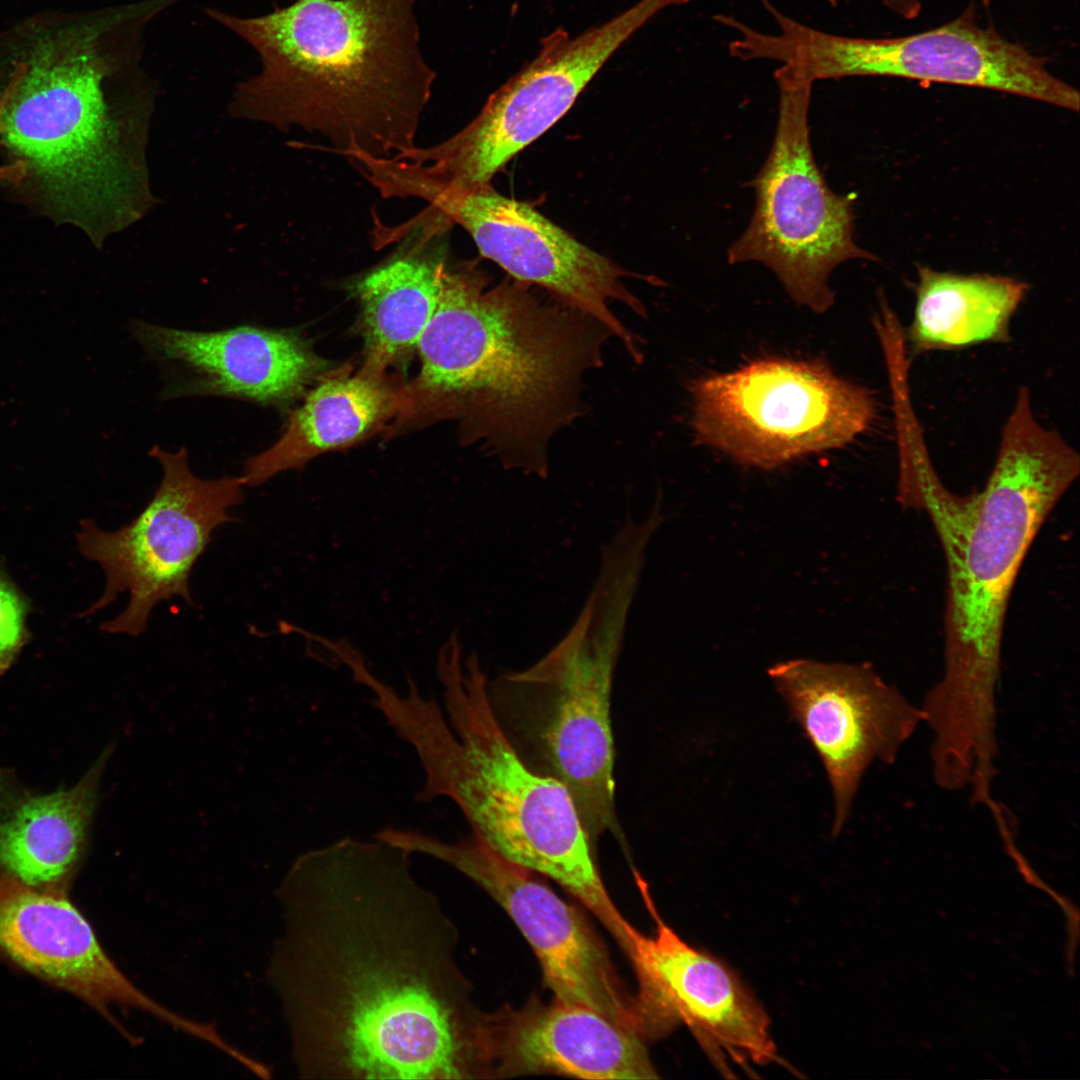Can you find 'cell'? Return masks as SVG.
I'll return each instance as SVG.
<instances>
[{
    "instance_id": "obj_12",
    "label": "cell",
    "mask_w": 1080,
    "mask_h": 1080,
    "mask_svg": "<svg viewBox=\"0 0 1080 1080\" xmlns=\"http://www.w3.org/2000/svg\"><path fill=\"white\" fill-rule=\"evenodd\" d=\"M162 467V480L145 508L115 531L101 530L92 519L80 521L76 538L87 559L105 574L102 596L81 617H88L128 592L129 602L101 630L132 637L142 634L154 607L178 596L193 604L189 583L193 567L217 527L236 519L228 510L244 497L242 476L197 477L185 448L150 450Z\"/></svg>"
},
{
    "instance_id": "obj_14",
    "label": "cell",
    "mask_w": 1080,
    "mask_h": 1080,
    "mask_svg": "<svg viewBox=\"0 0 1080 1080\" xmlns=\"http://www.w3.org/2000/svg\"><path fill=\"white\" fill-rule=\"evenodd\" d=\"M391 841L454 867L485 890L510 916L536 954L555 1000L593 1009L614 1023L648 1035L639 997L624 989L608 955L581 915L534 872L517 865L471 834L445 842L418 831L395 829Z\"/></svg>"
},
{
    "instance_id": "obj_4",
    "label": "cell",
    "mask_w": 1080,
    "mask_h": 1080,
    "mask_svg": "<svg viewBox=\"0 0 1080 1080\" xmlns=\"http://www.w3.org/2000/svg\"><path fill=\"white\" fill-rule=\"evenodd\" d=\"M415 0H296L258 17L208 8L247 42L260 72L241 82L232 112L299 127L320 150L390 158L415 138L436 73L420 50Z\"/></svg>"
},
{
    "instance_id": "obj_9",
    "label": "cell",
    "mask_w": 1080,
    "mask_h": 1080,
    "mask_svg": "<svg viewBox=\"0 0 1080 1080\" xmlns=\"http://www.w3.org/2000/svg\"><path fill=\"white\" fill-rule=\"evenodd\" d=\"M779 114L770 153L752 187L750 223L730 246L728 262L756 261L771 269L789 295L815 312L833 304L828 276L851 259L874 260L853 236L849 195L827 185L810 143L812 83L780 66L775 71Z\"/></svg>"
},
{
    "instance_id": "obj_2",
    "label": "cell",
    "mask_w": 1080,
    "mask_h": 1080,
    "mask_svg": "<svg viewBox=\"0 0 1080 1080\" xmlns=\"http://www.w3.org/2000/svg\"><path fill=\"white\" fill-rule=\"evenodd\" d=\"M142 35L107 8L31 20L2 55L0 141L24 165L16 188L98 246L154 201L145 147L155 88L140 65Z\"/></svg>"
},
{
    "instance_id": "obj_20",
    "label": "cell",
    "mask_w": 1080,
    "mask_h": 1080,
    "mask_svg": "<svg viewBox=\"0 0 1080 1080\" xmlns=\"http://www.w3.org/2000/svg\"><path fill=\"white\" fill-rule=\"evenodd\" d=\"M452 224L427 207L380 239L383 244L401 242L384 262L352 282L367 354L363 370L382 375L417 349L439 301Z\"/></svg>"
},
{
    "instance_id": "obj_19",
    "label": "cell",
    "mask_w": 1080,
    "mask_h": 1080,
    "mask_svg": "<svg viewBox=\"0 0 1080 1080\" xmlns=\"http://www.w3.org/2000/svg\"><path fill=\"white\" fill-rule=\"evenodd\" d=\"M553 1073L654 1079L642 1036L599 1012L556 1001L492 1015V1078Z\"/></svg>"
},
{
    "instance_id": "obj_24",
    "label": "cell",
    "mask_w": 1080,
    "mask_h": 1080,
    "mask_svg": "<svg viewBox=\"0 0 1080 1080\" xmlns=\"http://www.w3.org/2000/svg\"><path fill=\"white\" fill-rule=\"evenodd\" d=\"M30 601L0 567V678L29 642Z\"/></svg>"
},
{
    "instance_id": "obj_7",
    "label": "cell",
    "mask_w": 1080,
    "mask_h": 1080,
    "mask_svg": "<svg viewBox=\"0 0 1080 1080\" xmlns=\"http://www.w3.org/2000/svg\"><path fill=\"white\" fill-rule=\"evenodd\" d=\"M637 578L603 567L569 633L529 668L497 681L536 704L538 744L552 776L571 794L592 841L622 837L615 808L613 676Z\"/></svg>"
},
{
    "instance_id": "obj_25",
    "label": "cell",
    "mask_w": 1080,
    "mask_h": 1080,
    "mask_svg": "<svg viewBox=\"0 0 1080 1080\" xmlns=\"http://www.w3.org/2000/svg\"><path fill=\"white\" fill-rule=\"evenodd\" d=\"M831 5H838L844 2L855 0H828ZM882 6L897 14L902 18H909L914 16L921 8V0H875Z\"/></svg>"
},
{
    "instance_id": "obj_13",
    "label": "cell",
    "mask_w": 1080,
    "mask_h": 1080,
    "mask_svg": "<svg viewBox=\"0 0 1080 1080\" xmlns=\"http://www.w3.org/2000/svg\"><path fill=\"white\" fill-rule=\"evenodd\" d=\"M648 21V10L635 3L575 37L553 33L462 130L435 146H416L393 158L420 164L448 184H491L516 154L571 109L606 61Z\"/></svg>"
},
{
    "instance_id": "obj_21",
    "label": "cell",
    "mask_w": 1080,
    "mask_h": 1080,
    "mask_svg": "<svg viewBox=\"0 0 1080 1080\" xmlns=\"http://www.w3.org/2000/svg\"><path fill=\"white\" fill-rule=\"evenodd\" d=\"M109 745L69 789L38 793L0 769V874L38 888L65 889L88 841Z\"/></svg>"
},
{
    "instance_id": "obj_16",
    "label": "cell",
    "mask_w": 1080,
    "mask_h": 1080,
    "mask_svg": "<svg viewBox=\"0 0 1080 1080\" xmlns=\"http://www.w3.org/2000/svg\"><path fill=\"white\" fill-rule=\"evenodd\" d=\"M0 953L99 1012L132 1045L140 1040L112 1008L134 1010L190 1037L201 1021L175 1012L132 982L101 946L65 889L38 888L0 874Z\"/></svg>"
},
{
    "instance_id": "obj_23",
    "label": "cell",
    "mask_w": 1080,
    "mask_h": 1080,
    "mask_svg": "<svg viewBox=\"0 0 1080 1080\" xmlns=\"http://www.w3.org/2000/svg\"><path fill=\"white\" fill-rule=\"evenodd\" d=\"M1011 277L918 268L913 319L905 335L915 354L1010 340V321L1027 292Z\"/></svg>"
},
{
    "instance_id": "obj_17",
    "label": "cell",
    "mask_w": 1080,
    "mask_h": 1080,
    "mask_svg": "<svg viewBox=\"0 0 1080 1080\" xmlns=\"http://www.w3.org/2000/svg\"><path fill=\"white\" fill-rule=\"evenodd\" d=\"M656 920L654 935H643L635 969L650 1034L683 1023L719 1068L725 1055L740 1064L776 1060L769 1017L737 974Z\"/></svg>"
},
{
    "instance_id": "obj_6",
    "label": "cell",
    "mask_w": 1080,
    "mask_h": 1080,
    "mask_svg": "<svg viewBox=\"0 0 1080 1080\" xmlns=\"http://www.w3.org/2000/svg\"><path fill=\"white\" fill-rule=\"evenodd\" d=\"M1080 473L1078 453L1035 418L1021 387L985 487L951 491L928 513L947 563L944 670L924 704L943 724L978 730L997 718L1004 619L1044 521Z\"/></svg>"
},
{
    "instance_id": "obj_11",
    "label": "cell",
    "mask_w": 1080,
    "mask_h": 1080,
    "mask_svg": "<svg viewBox=\"0 0 1080 1080\" xmlns=\"http://www.w3.org/2000/svg\"><path fill=\"white\" fill-rule=\"evenodd\" d=\"M691 393L696 442L762 468L842 447L876 416L869 391L815 361L757 360L699 378Z\"/></svg>"
},
{
    "instance_id": "obj_10",
    "label": "cell",
    "mask_w": 1080,
    "mask_h": 1080,
    "mask_svg": "<svg viewBox=\"0 0 1080 1080\" xmlns=\"http://www.w3.org/2000/svg\"><path fill=\"white\" fill-rule=\"evenodd\" d=\"M380 188L386 198H418L463 227L480 255L511 278L548 292L563 304L597 320L617 337L636 363L640 341L613 313L620 302L646 317L642 302L623 279L634 274L579 242L529 204L498 193L491 184L466 188L438 180L407 160L384 167Z\"/></svg>"
},
{
    "instance_id": "obj_18",
    "label": "cell",
    "mask_w": 1080,
    "mask_h": 1080,
    "mask_svg": "<svg viewBox=\"0 0 1080 1080\" xmlns=\"http://www.w3.org/2000/svg\"><path fill=\"white\" fill-rule=\"evenodd\" d=\"M131 331L162 369L163 396H216L279 406L300 397L321 369L297 333L254 325L191 331L135 320Z\"/></svg>"
},
{
    "instance_id": "obj_26",
    "label": "cell",
    "mask_w": 1080,
    "mask_h": 1080,
    "mask_svg": "<svg viewBox=\"0 0 1080 1080\" xmlns=\"http://www.w3.org/2000/svg\"><path fill=\"white\" fill-rule=\"evenodd\" d=\"M24 174V165L18 161H10L9 163L0 165V184H9L16 187L22 181Z\"/></svg>"
},
{
    "instance_id": "obj_5",
    "label": "cell",
    "mask_w": 1080,
    "mask_h": 1080,
    "mask_svg": "<svg viewBox=\"0 0 1080 1080\" xmlns=\"http://www.w3.org/2000/svg\"><path fill=\"white\" fill-rule=\"evenodd\" d=\"M437 674L453 730L436 700L421 695L401 703L390 719L424 769L416 800H453L473 835L507 860L560 884L618 944L629 943L634 927L606 890L571 794L557 778L536 773L521 759L500 723L476 654L462 663L459 640L450 636L440 649Z\"/></svg>"
},
{
    "instance_id": "obj_22",
    "label": "cell",
    "mask_w": 1080,
    "mask_h": 1080,
    "mask_svg": "<svg viewBox=\"0 0 1080 1080\" xmlns=\"http://www.w3.org/2000/svg\"><path fill=\"white\" fill-rule=\"evenodd\" d=\"M404 404V394L395 393L380 374L362 369L355 376L325 379L291 412L279 439L245 461V486H260L324 452L368 437Z\"/></svg>"
},
{
    "instance_id": "obj_8",
    "label": "cell",
    "mask_w": 1080,
    "mask_h": 1080,
    "mask_svg": "<svg viewBox=\"0 0 1080 1080\" xmlns=\"http://www.w3.org/2000/svg\"><path fill=\"white\" fill-rule=\"evenodd\" d=\"M778 32H760V60L785 65L818 80L858 76L899 77L997 90L1078 111L1079 92L1054 76L1045 60L991 27L971 11L940 27L894 38L836 35L805 25L771 7Z\"/></svg>"
},
{
    "instance_id": "obj_1",
    "label": "cell",
    "mask_w": 1080,
    "mask_h": 1080,
    "mask_svg": "<svg viewBox=\"0 0 1080 1080\" xmlns=\"http://www.w3.org/2000/svg\"><path fill=\"white\" fill-rule=\"evenodd\" d=\"M410 855L343 838L299 856L276 890L267 978L300 1078H490L491 1015Z\"/></svg>"
},
{
    "instance_id": "obj_3",
    "label": "cell",
    "mask_w": 1080,
    "mask_h": 1080,
    "mask_svg": "<svg viewBox=\"0 0 1080 1080\" xmlns=\"http://www.w3.org/2000/svg\"><path fill=\"white\" fill-rule=\"evenodd\" d=\"M489 283L474 261H448L407 403L447 405L504 467L545 478L548 444L583 411V377L613 335L533 286Z\"/></svg>"
},
{
    "instance_id": "obj_15",
    "label": "cell",
    "mask_w": 1080,
    "mask_h": 1080,
    "mask_svg": "<svg viewBox=\"0 0 1080 1080\" xmlns=\"http://www.w3.org/2000/svg\"><path fill=\"white\" fill-rule=\"evenodd\" d=\"M768 674L823 762L834 795L832 833L837 835L870 764L894 763L923 723L920 706L868 664L799 659L778 663Z\"/></svg>"
}]
</instances>
